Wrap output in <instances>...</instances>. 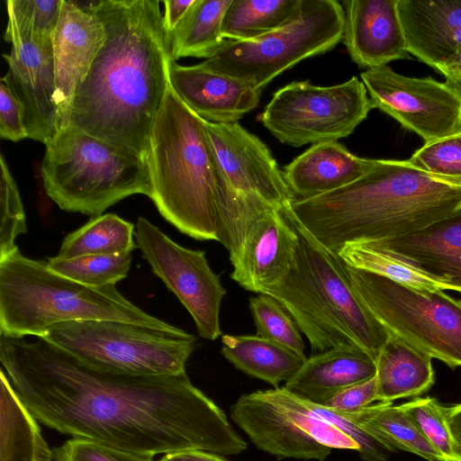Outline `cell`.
I'll return each instance as SVG.
<instances>
[{
    "label": "cell",
    "instance_id": "1",
    "mask_svg": "<svg viewBox=\"0 0 461 461\" xmlns=\"http://www.w3.org/2000/svg\"><path fill=\"white\" fill-rule=\"evenodd\" d=\"M0 362L33 417L73 438L150 456L193 449L238 455L248 447L185 371L116 373L41 338L30 341L1 334Z\"/></svg>",
    "mask_w": 461,
    "mask_h": 461
},
{
    "label": "cell",
    "instance_id": "2",
    "mask_svg": "<svg viewBox=\"0 0 461 461\" xmlns=\"http://www.w3.org/2000/svg\"><path fill=\"white\" fill-rule=\"evenodd\" d=\"M82 7V6H81ZM105 40L77 86L67 126L146 159L169 86L170 40L158 0H100Z\"/></svg>",
    "mask_w": 461,
    "mask_h": 461
},
{
    "label": "cell",
    "instance_id": "3",
    "mask_svg": "<svg viewBox=\"0 0 461 461\" xmlns=\"http://www.w3.org/2000/svg\"><path fill=\"white\" fill-rule=\"evenodd\" d=\"M294 218L338 254L347 243L404 236L461 209V181L423 171L407 160L379 159L355 182L293 201Z\"/></svg>",
    "mask_w": 461,
    "mask_h": 461
},
{
    "label": "cell",
    "instance_id": "4",
    "mask_svg": "<svg viewBox=\"0 0 461 461\" xmlns=\"http://www.w3.org/2000/svg\"><path fill=\"white\" fill-rule=\"evenodd\" d=\"M205 122L169 84L146 156L149 198L162 217L182 233L198 240L218 241V203L232 186Z\"/></svg>",
    "mask_w": 461,
    "mask_h": 461
},
{
    "label": "cell",
    "instance_id": "5",
    "mask_svg": "<svg viewBox=\"0 0 461 461\" xmlns=\"http://www.w3.org/2000/svg\"><path fill=\"white\" fill-rule=\"evenodd\" d=\"M297 242L291 266L266 294L274 297L307 337L314 351L355 346L375 361L390 333L357 294L347 265L282 210Z\"/></svg>",
    "mask_w": 461,
    "mask_h": 461
},
{
    "label": "cell",
    "instance_id": "6",
    "mask_svg": "<svg viewBox=\"0 0 461 461\" xmlns=\"http://www.w3.org/2000/svg\"><path fill=\"white\" fill-rule=\"evenodd\" d=\"M119 321L173 333L185 330L142 311L115 285L91 287L52 271L19 249L0 258V334L41 338L52 325Z\"/></svg>",
    "mask_w": 461,
    "mask_h": 461
},
{
    "label": "cell",
    "instance_id": "7",
    "mask_svg": "<svg viewBox=\"0 0 461 461\" xmlns=\"http://www.w3.org/2000/svg\"><path fill=\"white\" fill-rule=\"evenodd\" d=\"M41 176L46 194L61 210L91 218L130 195H151L145 158L70 126L46 145Z\"/></svg>",
    "mask_w": 461,
    "mask_h": 461
},
{
    "label": "cell",
    "instance_id": "8",
    "mask_svg": "<svg viewBox=\"0 0 461 461\" xmlns=\"http://www.w3.org/2000/svg\"><path fill=\"white\" fill-rule=\"evenodd\" d=\"M345 11L336 0H301L284 26L249 41H224L200 64L261 90L276 76L307 58L333 49L342 39Z\"/></svg>",
    "mask_w": 461,
    "mask_h": 461
},
{
    "label": "cell",
    "instance_id": "9",
    "mask_svg": "<svg viewBox=\"0 0 461 461\" xmlns=\"http://www.w3.org/2000/svg\"><path fill=\"white\" fill-rule=\"evenodd\" d=\"M347 270L357 294L390 335L452 369L461 366V300L348 265Z\"/></svg>",
    "mask_w": 461,
    "mask_h": 461
},
{
    "label": "cell",
    "instance_id": "10",
    "mask_svg": "<svg viewBox=\"0 0 461 461\" xmlns=\"http://www.w3.org/2000/svg\"><path fill=\"white\" fill-rule=\"evenodd\" d=\"M41 339L100 369L146 375H177L196 338L119 321H74L50 327Z\"/></svg>",
    "mask_w": 461,
    "mask_h": 461
},
{
    "label": "cell",
    "instance_id": "11",
    "mask_svg": "<svg viewBox=\"0 0 461 461\" xmlns=\"http://www.w3.org/2000/svg\"><path fill=\"white\" fill-rule=\"evenodd\" d=\"M230 416L258 449L277 459L324 461L332 448L358 451L352 438L284 386L241 395Z\"/></svg>",
    "mask_w": 461,
    "mask_h": 461
},
{
    "label": "cell",
    "instance_id": "12",
    "mask_svg": "<svg viewBox=\"0 0 461 461\" xmlns=\"http://www.w3.org/2000/svg\"><path fill=\"white\" fill-rule=\"evenodd\" d=\"M373 108L356 77L331 86L302 81L276 91L260 119L278 140L301 147L348 137Z\"/></svg>",
    "mask_w": 461,
    "mask_h": 461
},
{
    "label": "cell",
    "instance_id": "13",
    "mask_svg": "<svg viewBox=\"0 0 461 461\" xmlns=\"http://www.w3.org/2000/svg\"><path fill=\"white\" fill-rule=\"evenodd\" d=\"M134 234L142 258L191 314L199 335L209 340L219 338L226 289L205 252L180 246L144 217H139Z\"/></svg>",
    "mask_w": 461,
    "mask_h": 461
},
{
    "label": "cell",
    "instance_id": "14",
    "mask_svg": "<svg viewBox=\"0 0 461 461\" xmlns=\"http://www.w3.org/2000/svg\"><path fill=\"white\" fill-rule=\"evenodd\" d=\"M375 108L420 136L425 143L461 133V96L432 77H409L387 65L360 75Z\"/></svg>",
    "mask_w": 461,
    "mask_h": 461
},
{
    "label": "cell",
    "instance_id": "15",
    "mask_svg": "<svg viewBox=\"0 0 461 461\" xmlns=\"http://www.w3.org/2000/svg\"><path fill=\"white\" fill-rule=\"evenodd\" d=\"M221 168L238 192L255 194L283 210L294 201L284 172L267 147L238 122H205Z\"/></svg>",
    "mask_w": 461,
    "mask_h": 461
},
{
    "label": "cell",
    "instance_id": "16",
    "mask_svg": "<svg viewBox=\"0 0 461 461\" xmlns=\"http://www.w3.org/2000/svg\"><path fill=\"white\" fill-rule=\"evenodd\" d=\"M11 44L3 55L9 66L4 77L21 104L29 138L46 146L60 128L52 45L19 39Z\"/></svg>",
    "mask_w": 461,
    "mask_h": 461
},
{
    "label": "cell",
    "instance_id": "17",
    "mask_svg": "<svg viewBox=\"0 0 461 461\" xmlns=\"http://www.w3.org/2000/svg\"><path fill=\"white\" fill-rule=\"evenodd\" d=\"M362 242L411 267L441 290L461 293V209L412 233Z\"/></svg>",
    "mask_w": 461,
    "mask_h": 461
},
{
    "label": "cell",
    "instance_id": "18",
    "mask_svg": "<svg viewBox=\"0 0 461 461\" xmlns=\"http://www.w3.org/2000/svg\"><path fill=\"white\" fill-rule=\"evenodd\" d=\"M104 40V26L96 14L76 2L62 0L52 36L59 129L67 126L75 90L89 71Z\"/></svg>",
    "mask_w": 461,
    "mask_h": 461
},
{
    "label": "cell",
    "instance_id": "19",
    "mask_svg": "<svg viewBox=\"0 0 461 461\" xmlns=\"http://www.w3.org/2000/svg\"><path fill=\"white\" fill-rule=\"evenodd\" d=\"M296 242V233L282 210L268 212L251 226L230 257L231 279L248 291L266 294L287 273Z\"/></svg>",
    "mask_w": 461,
    "mask_h": 461
},
{
    "label": "cell",
    "instance_id": "20",
    "mask_svg": "<svg viewBox=\"0 0 461 461\" xmlns=\"http://www.w3.org/2000/svg\"><path fill=\"white\" fill-rule=\"evenodd\" d=\"M399 0H348L344 2L343 41L360 68L385 66L411 59L406 48Z\"/></svg>",
    "mask_w": 461,
    "mask_h": 461
},
{
    "label": "cell",
    "instance_id": "21",
    "mask_svg": "<svg viewBox=\"0 0 461 461\" xmlns=\"http://www.w3.org/2000/svg\"><path fill=\"white\" fill-rule=\"evenodd\" d=\"M169 84L197 116L212 123H234L258 104L261 90L203 68L182 66L170 59Z\"/></svg>",
    "mask_w": 461,
    "mask_h": 461
},
{
    "label": "cell",
    "instance_id": "22",
    "mask_svg": "<svg viewBox=\"0 0 461 461\" xmlns=\"http://www.w3.org/2000/svg\"><path fill=\"white\" fill-rule=\"evenodd\" d=\"M407 51L434 69L461 52V0H399Z\"/></svg>",
    "mask_w": 461,
    "mask_h": 461
},
{
    "label": "cell",
    "instance_id": "23",
    "mask_svg": "<svg viewBox=\"0 0 461 461\" xmlns=\"http://www.w3.org/2000/svg\"><path fill=\"white\" fill-rule=\"evenodd\" d=\"M378 162L355 156L344 145L329 141L312 145L283 172L294 201L306 200L355 182Z\"/></svg>",
    "mask_w": 461,
    "mask_h": 461
},
{
    "label": "cell",
    "instance_id": "24",
    "mask_svg": "<svg viewBox=\"0 0 461 461\" xmlns=\"http://www.w3.org/2000/svg\"><path fill=\"white\" fill-rule=\"evenodd\" d=\"M375 374V361L365 350L339 346L307 358L284 387L307 402L323 405L339 392Z\"/></svg>",
    "mask_w": 461,
    "mask_h": 461
},
{
    "label": "cell",
    "instance_id": "25",
    "mask_svg": "<svg viewBox=\"0 0 461 461\" xmlns=\"http://www.w3.org/2000/svg\"><path fill=\"white\" fill-rule=\"evenodd\" d=\"M431 359L390 335L375 361L378 402H393L419 397L428 392L435 382Z\"/></svg>",
    "mask_w": 461,
    "mask_h": 461
},
{
    "label": "cell",
    "instance_id": "26",
    "mask_svg": "<svg viewBox=\"0 0 461 461\" xmlns=\"http://www.w3.org/2000/svg\"><path fill=\"white\" fill-rule=\"evenodd\" d=\"M221 352L237 369L275 388L293 377L307 359L257 335H222Z\"/></svg>",
    "mask_w": 461,
    "mask_h": 461
},
{
    "label": "cell",
    "instance_id": "27",
    "mask_svg": "<svg viewBox=\"0 0 461 461\" xmlns=\"http://www.w3.org/2000/svg\"><path fill=\"white\" fill-rule=\"evenodd\" d=\"M37 421L0 368V461H53Z\"/></svg>",
    "mask_w": 461,
    "mask_h": 461
},
{
    "label": "cell",
    "instance_id": "28",
    "mask_svg": "<svg viewBox=\"0 0 461 461\" xmlns=\"http://www.w3.org/2000/svg\"><path fill=\"white\" fill-rule=\"evenodd\" d=\"M391 452L402 450L428 461H443L401 405L373 403L352 413H340Z\"/></svg>",
    "mask_w": 461,
    "mask_h": 461
},
{
    "label": "cell",
    "instance_id": "29",
    "mask_svg": "<svg viewBox=\"0 0 461 461\" xmlns=\"http://www.w3.org/2000/svg\"><path fill=\"white\" fill-rule=\"evenodd\" d=\"M231 0H195L170 36V58L213 57L224 44L221 23Z\"/></svg>",
    "mask_w": 461,
    "mask_h": 461
},
{
    "label": "cell",
    "instance_id": "30",
    "mask_svg": "<svg viewBox=\"0 0 461 461\" xmlns=\"http://www.w3.org/2000/svg\"><path fill=\"white\" fill-rule=\"evenodd\" d=\"M301 0H231L221 23V36L249 41L269 33L298 13Z\"/></svg>",
    "mask_w": 461,
    "mask_h": 461
},
{
    "label": "cell",
    "instance_id": "31",
    "mask_svg": "<svg viewBox=\"0 0 461 461\" xmlns=\"http://www.w3.org/2000/svg\"><path fill=\"white\" fill-rule=\"evenodd\" d=\"M133 234L131 222L114 213L102 214L68 234L57 256L69 258L131 252L136 248Z\"/></svg>",
    "mask_w": 461,
    "mask_h": 461
},
{
    "label": "cell",
    "instance_id": "32",
    "mask_svg": "<svg viewBox=\"0 0 461 461\" xmlns=\"http://www.w3.org/2000/svg\"><path fill=\"white\" fill-rule=\"evenodd\" d=\"M62 0H7L8 23L4 39L52 45Z\"/></svg>",
    "mask_w": 461,
    "mask_h": 461
},
{
    "label": "cell",
    "instance_id": "33",
    "mask_svg": "<svg viewBox=\"0 0 461 461\" xmlns=\"http://www.w3.org/2000/svg\"><path fill=\"white\" fill-rule=\"evenodd\" d=\"M131 252L112 255H87L63 258H49L48 267L54 272L91 287L115 285L127 277Z\"/></svg>",
    "mask_w": 461,
    "mask_h": 461
},
{
    "label": "cell",
    "instance_id": "34",
    "mask_svg": "<svg viewBox=\"0 0 461 461\" xmlns=\"http://www.w3.org/2000/svg\"><path fill=\"white\" fill-rule=\"evenodd\" d=\"M338 255L351 267L377 274L417 289H440L426 276L366 242L347 243Z\"/></svg>",
    "mask_w": 461,
    "mask_h": 461
},
{
    "label": "cell",
    "instance_id": "35",
    "mask_svg": "<svg viewBox=\"0 0 461 461\" xmlns=\"http://www.w3.org/2000/svg\"><path fill=\"white\" fill-rule=\"evenodd\" d=\"M257 336L278 343L306 359L304 343L295 321L272 296L259 294L249 299Z\"/></svg>",
    "mask_w": 461,
    "mask_h": 461
},
{
    "label": "cell",
    "instance_id": "36",
    "mask_svg": "<svg viewBox=\"0 0 461 461\" xmlns=\"http://www.w3.org/2000/svg\"><path fill=\"white\" fill-rule=\"evenodd\" d=\"M417 429L439 454L443 461H461L442 406L435 398L415 397L401 404Z\"/></svg>",
    "mask_w": 461,
    "mask_h": 461
},
{
    "label": "cell",
    "instance_id": "37",
    "mask_svg": "<svg viewBox=\"0 0 461 461\" xmlns=\"http://www.w3.org/2000/svg\"><path fill=\"white\" fill-rule=\"evenodd\" d=\"M0 167V258H3L18 249L15 240L26 233L27 226L17 185L3 155Z\"/></svg>",
    "mask_w": 461,
    "mask_h": 461
},
{
    "label": "cell",
    "instance_id": "38",
    "mask_svg": "<svg viewBox=\"0 0 461 461\" xmlns=\"http://www.w3.org/2000/svg\"><path fill=\"white\" fill-rule=\"evenodd\" d=\"M408 161L431 175L461 181V133L425 143Z\"/></svg>",
    "mask_w": 461,
    "mask_h": 461
},
{
    "label": "cell",
    "instance_id": "39",
    "mask_svg": "<svg viewBox=\"0 0 461 461\" xmlns=\"http://www.w3.org/2000/svg\"><path fill=\"white\" fill-rule=\"evenodd\" d=\"M153 457L81 438L67 440L52 449L53 461H155Z\"/></svg>",
    "mask_w": 461,
    "mask_h": 461
},
{
    "label": "cell",
    "instance_id": "40",
    "mask_svg": "<svg viewBox=\"0 0 461 461\" xmlns=\"http://www.w3.org/2000/svg\"><path fill=\"white\" fill-rule=\"evenodd\" d=\"M309 403L320 416L352 438L358 445L357 453L364 461H389L392 452L357 424L333 410L310 402Z\"/></svg>",
    "mask_w": 461,
    "mask_h": 461
},
{
    "label": "cell",
    "instance_id": "41",
    "mask_svg": "<svg viewBox=\"0 0 461 461\" xmlns=\"http://www.w3.org/2000/svg\"><path fill=\"white\" fill-rule=\"evenodd\" d=\"M0 137L12 141L29 138L21 104L5 77L0 81Z\"/></svg>",
    "mask_w": 461,
    "mask_h": 461
},
{
    "label": "cell",
    "instance_id": "42",
    "mask_svg": "<svg viewBox=\"0 0 461 461\" xmlns=\"http://www.w3.org/2000/svg\"><path fill=\"white\" fill-rule=\"evenodd\" d=\"M378 402L375 375L353 384L332 396L322 406L339 413H352Z\"/></svg>",
    "mask_w": 461,
    "mask_h": 461
},
{
    "label": "cell",
    "instance_id": "43",
    "mask_svg": "<svg viewBox=\"0 0 461 461\" xmlns=\"http://www.w3.org/2000/svg\"><path fill=\"white\" fill-rule=\"evenodd\" d=\"M194 1L195 0H165L162 2L164 4L163 23L169 40L172 33L184 20Z\"/></svg>",
    "mask_w": 461,
    "mask_h": 461
},
{
    "label": "cell",
    "instance_id": "44",
    "mask_svg": "<svg viewBox=\"0 0 461 461\" xmlns=\"http://www.w3.org/2000/svg\"><path fill=\"white\" fill-rule=\"evenodd\" d=\"M446 78V85L461 96V52L435 68Z\"/></svg>",
    "mask_w": 461,
    "mask_h": 461
},
{
    "label": "cell",
    "instance_id": "45",
    "mask_svg": "<svg viewBox=\"0 0 461 461\" xmlns=\"http://www.w3.org/2000/svg\"><path fill=\"white\" fill-rule=\"evenodd\" d=\"M158 461H228L221 455L203 450H183L164 455Z\"/></svg>",
    "mask_w": 461,
    "mask_h": 461
},
{
    "label": "cell",
    "instance_id": "46",
    "mask_svg": "<svg viewBox=\"0 0 461 461\" xmlns=\"http://www.w3.org/2000/svg\"><path fill=\"white\" fill-rule=\"evenodd\" d=\"M444 413L454 443L461 454V403L444 406Z\"/></svg>",
    "mask_w": 461,
    "mask_h": 461
}]
</instances>
